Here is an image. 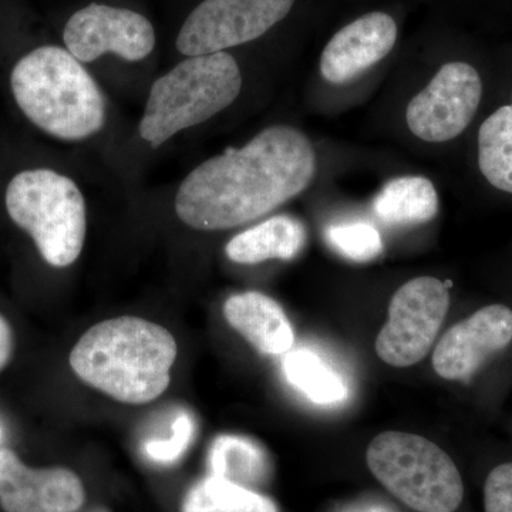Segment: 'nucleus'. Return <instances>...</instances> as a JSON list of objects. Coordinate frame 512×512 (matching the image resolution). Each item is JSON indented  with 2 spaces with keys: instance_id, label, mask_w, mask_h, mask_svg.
<instances>
[{
  "instance_id": "obj_1",
  "label": "nucleus",
  "mask_w": 512,
  "mask_h": 512,
  "mask_svg": "<svg viewBox=\"0 0 512 512\" xmlns=\"http://www.w3.org/2000/svg\"><path fill=\"white\" fill-rule=\"evenodd\" d=\"M311 140L292 126H271L241 148L208 158L175 195L177 217L198 231H225L271 214L315 178Z\"/></svg>"
},
{
  "instance_id": "obj_2",
  "label": "nucleus",
  "mask_w": 512,
  "mask_h": 512,
  "mask_svg": "<svg viewBox=\"0 0 512 512\" xmlns=\"http://www.w3.org/2000/svg\"><path fill=\"white\" fill-rule=\"evenodd\" d=\"M178 346L170 330L123 316L87 330L70 353L80 380L127 404L154 402L171 383Z\"/></svg>"
},
{
  "instance_id": "obj_3",
  "label": "nucleus",
  "mask_w": 512,
  "mask_h": 512,
  "mask_svg": "<svg viewBox=\"0 0 512 512\" xmlns=\"http://www.w3.org/2000/svg\"><path fill=\"white\" fill-rule=\"evenodd\" d=\"M10 86L23 114L59 140H87L106 121L99 86L63 47H37L22 57L10 76Z\"/></svg>"
},
{
  "instance_id": "obj_4",
  "label": "nucleus",
  "mask_w": 512,
  "mask_h": 512,
  "mask_svg": "<svg viewBox=\"0 0 512 512\" xmlns=\"http://www.w3.org/2000/svg\"><path fill=\"white\" fill-rule=\"evenodd\" d=\"M241 87L237 60L227 52L187 57L151 86L138 126L140 136L151 147H161L180 131L227 109Z\"/></svg>"
},
{
  "instance_id": "obj_5",
  "label": "nucleus",
  "mask_w": 512,
  "mask_h": 512,
  "mask_svg": "<svg viewBox=\"0 0 512 512\" xmlns=\"http://www.w3.org/2000/svg\"><path fill=\"white\" fill-rule=\"evenodd\" d=\"M6 210L35 241L47 264L66 268L82 254L86 202L72 178L47 168L26 170L6 188Z\"/></svg>"
},
{
  "instance_id": "obj_6",
  "label": "nucleus",
  "mask_w": 512,
  "mask_h": 512,
  "mask_svg": "<svg viewBox=\"0 0 512 512\" xmlns=\"http://www.w3.org/2000/svg\"><path fill=\"white\" fill-rule=\"evenodd\" d=\"M376 480L416 512H456L464 501L463 477L446 451L404 431H384L366 451Z\"/></svg>"
},
{
  "instance_id": "obj_7",
  "label": "nucleus",
  "mask_w": 512,
  "mask_h": 512,
  "mask_svg": "<svg viewBox=\"0 0 512 512\" xmlns=\"http://www.w3.org/2000/svg\"><path fill=\"white\" fill-rule=\"evenodd\" d=\"M450 308L447 285L420 276L394 293L389 319L376 339V353L393 367H410L426 357Z\"/></svg>"
},
{
  "instance_id": "obj_8",
  "label": "nucleus",
  "mask_w": 512,
  "mask_h": 512,
  "mask_svg": "<svg viewBox=\"0 0 512 512\" xmlns=\"http://www.w3.org/2000/svg\"><path fill=\"white\" fill-rule=\"evenodd\" d=\"M295 0H204L177 36L184 56L211 55L245 45L278 25L289 15Z\"/></svg>"
},
{
  "instance_id": "obj_9",
  "label": "nucleus",
  "mask_w": 512,
  "mask_h": 512,
  "mask_svg": "<svg viewBox=\"0 0 512 512\" xmlns=\"http://www.w3.org/2000/svg\"><path fill=\"white\" fill-rule=\"evenodd\" d=\"M483 97V82L471 64H444L407 106V126L427 143H446L460 136Z\"/></svg>"
},
{
  "instance_id": "obj_10",
  "label": "nucleus",
  "mask_w": 512,
  "mask_h": 512,
  "mask_svg": "<svg viewBox=\"0 0 512 512\" xmlns=\"http://www.w3.org/2000/svg\"><path fill=\"white\" fill-rule=\"evenodd\" d=\"M156 40V30L146 16L99 3L77 10L63 32L66 49L80 63H92L107 53L140 62L153 53Z\"/></svg>"
},
{
  "instance_id": "obj_11",
  "label": "nucleus",
  "mask_w": 512,
  "mask_h": 512,
  "mask_svg": "<svg viewBox=\"0 0 512 512\" xmlns=\"http://www.w3.org/2000/svg\"><path fill=\"white\" fill-rule=\"evenodd\" d=\"M511 343V309L500 303L484 306L444 333L433 352V367L441 379L468 382Z\"/></svg>"
},
{
  "instance_id": "obj_12",
  "label": "nucleus",
  "mask_w": 512,
  "mask_h": 512,
  "mask_svg": "<svg viewBox=\"0 0 512 512\" xmlns=\"http://www.w3.org/2000/svg\"><path fill=\"white\" fill-rule=\"evenodd\" d=\"M86 493L67 468L35 470L9 448H0V505L5 512H76Z\"/></svg>"
},
{
  "instance_id": "obj_13",
  "label": "nucleus",
  "mask_w": 512,
  "mask_h": 512,
  "mask_svg": "<svg viewBox=\"0 0 512 512\" xmlns=\"http://www.w3.org/2000/svg\"><path fill=\"white\" fill-rule=\"evenodd\" d=\"M397 25L392 16L372 12L353 20L329 40L322 57L320 73L332 84L352 82L392 52Z\"/></svg>"
},
{
  "instance_id": "obj_14",
  "label": "nucleus",
  "mask_w": 512,
  "mask_h": 512,
  "mask_svg": "<svg viewBox=\"0 0 512 512\" xmlns=\"http://www.w3.org/2000/svg\"><path fill=\"white\" fill-rule=\"evenodd\" d=\"M224 316L231 328L269 356L286 355L295 335L282 306L265 293L249 291L227 299Z\"/></svg>"
},
{
  "instance_id": "obj_15",
  "label": "nucleus",
  "mask_w": 512,
  "mask_h": 512,
  "mask_svg": "<svg viewBox=\"0 0 512 512\" xmlns=\"http://www.w3.org/2000/svg\"><path fill=\"white\" fill-rule=\"evenodd\" d=\"M306 229L289 215H276L235 235L225 254L235 264L255 265L269 259L291 261L306 245Z\"/></svg>"
},
{
  "instance_id": "obj_16",
  "label": "nucleus",
  "mask_w": 512,
  "mask_h": 512,
  "mask_svg": "<svg viewBox=\"0 0 512 512\" xmlns=\"http://www.w3.org/2000/svg\"><path fill=\"white\" fill-rule=\"evenodd\" d=\"M373 210L384 224H426L439 212V194L430 180L419 175L394 178L377 194Z\"/></svg>"
},
{
  "instance_id": "obj_17",
  "label": "nucleus",
  "mask_w": 512,
  "mask_h": 512,
  "mask_svg": "<svg viewBox=\"0 0 512 512\" xmlns=\"http://www.w3.org/2000/svg\"><path fill=\"white\" fill-rule=\"evenodd\" d=\"M208 461L212 476L242 487L259 485L269 474V460L264 448L247 437L231 434L217 437L210 448Z\"/></svg>"
},
{
  "instance_id": "obj_18",
  "label": "nucleus",
  "mask_w": 512,
  "mask_h": 512,
  "mask_svg": "<svg viewBox=\"0 0 512 512\" xmlns=\"http://www.w3.org/2000/svg\"><path fill=\"white\" fill-rule=\"evenodd\" d=\"M478 167L494 188L512 194V104L500 107L481 124Z\"/></svg>"
},
{
  "instance_id": "obj_19",
  "label": "nucleus",
  "mask_w": 512,
  "mask_h": 512,
  "mask_svg": "<svg viewBox=\"0 0 512 512\" xmlns=\"http://www.w3.org/2000/svg\"><path fill=\"white\" fill-rule=\"evenodd\" d=\"M183 512H279L271 498L224 478L208 477L185 495Z\"/></svg>"
},
{
  "instance_id": "obj_20",
  "label": "nucleus",
  "mask_w": 512,
  "mask_h": 512,
  "mask_svg": "<svg viewBox=\"0 0 512 512\" xmlns=\"http://www.w3.org/2000/svg\"><path fill=\"white\" fill-rule=\"evenodd\" d=\"M282 369L286 380L313 403H339L348 396L342 377L312 350H289Z\"/></svg>"
},
{
  "instance_id": "obj_21",
  "label": "nucleus",
  "mask_w": 512,
  "mask_h": 512,
  "mask_svg": "<svg viewBox=\"0 0 512 512\" xmlns=\"http://www.w3.org/2000/svg\"><path fill=\"white\" fill-rule=\"evenodd\" d=\"M326 241L338 254L353 262H369L383 251L382 237L367 222H346L326 231Z\"/></svg>"
},
{
  "instance_id": "obj_22",
  "label": "nucleus",
  "mask_w": 512,
  "mask_h": 512,
  "mask_svg": "<svg viewBox=\"0 0 512 512\" xmlns=\"http://www.w3.org/2000/svg\"><path fill=\"white\" fill-rule=\"evenodd\" d=\"M173 434L167 439L148 440L144 443L143 451L148 460L156 464L177 463L191 446L195 434V421L188 412H180L173 423Z\"/></svg>"
},
{
  "instance_id": "obj_23",
  "label": "nucleus",
  "mask_w": 512,
  "mask_h": 512,
  "mask_svg": "<svg viewBox=\"0 0 512 512\" xmlns=\"http://www.w3.org/2000/svg\"><path fill=\"white\" fill-rule=\"evenodd\" d=\"M484 512H512V461L498 464L485 478Z\"/></svg>"
},
{
  "instance_id": "obj_24",
  "label": "nucleus",
  "mask_w": 512,
  "mask_h": 512,
  "mask_svg": "<svg viewBox=\"0 0 512 512\" xmlns=\"http://www.w3.org/2000/svg\"><path fill=\"white\" fill-rule=\"evenodd\" d=\"M13 349V335L8 320L0 315V370L9 362Z\"/></svg>"
},
{
  "instance_id": "obj_25",
  "label": "nucleus",
  "mask_w": 512,
  "mask_h": 512,
  "mask_svg": "<svg viewBox=\"0 0 512 512\" xmlns=\"http://www.w3.org/2000/svg\"><path fill=\"white\" fill-rule=\"evenodd\" d=\"M0 439H2V427H0Z\"/></svg>"
},
{
  "instance_id": "obj_26",
  "label": "nucleus",
  "mask_w": 512,
  "mask_h": 512,
  "mask_svg": "<svg viewBox=\"0 0 512 512\" xmlns=\"http://www.w3.org/2000/svg\"><path fill=\"white\" fill-rule=\"evenodd\" d=\"M96 512H106V511H101V510H100V511H96Z\"/></svg>"
}]
</instances>
